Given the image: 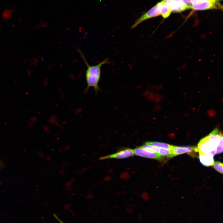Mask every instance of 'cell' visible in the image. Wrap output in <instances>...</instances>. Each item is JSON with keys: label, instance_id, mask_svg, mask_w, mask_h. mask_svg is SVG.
I'll use <instances>...</instances> for the list:
<instances>
[{"label": "cell", "instance_id": "obj_1", "mask_svg": "<svg viewBox=\"0 0 223 223\" xmlns=\"http://www.w3.org/2000/svg\"><path fill=\"white\" fill-rule=\"evenodd\" d=\"M77 51L85 62L87 69L85 71V76L87 86L84 91L85 94L90 87H93L96 94L100 90L98 84L101 77V68L104 64L109 62V59L106 58L95 65H90L81 50L77 49Z\"/></svg>", "mask_w": 223, "mask_h": 223}, {"label": "cell", "instance_id": "obj_2", "mask_svg": "<svg viewBox=\"0 0 223 223\" xmlns=\"http://www.w3.org/2000/svg\"><path fill=\"white\" fill-rule=\"evenodd\" d=\"M220 139L211 140L207 136L202 139L198 144L197 147H195L194 151L196 152L200 151L203 152L211 154L213 156L215 155L217 147Z\"/></svg>", "mask_w": 223, "mask_h": 223}, {"label": "cell", "instance_id": "obj_3", "mask_svg": "<svg viewBox=\"0 0 223 223\" xmlns=\"http://www.w3.org/2000/svg\"><path fill=\"white\" fill-rule=\"evenodd\" d=\"M157 4L153 7L146 12L141 15L136 20L134 24L132 26L130 29H132L136 27L139 24L143 21L148 19L160 15Z\"/></svg>", "mask_w": 223, "mask_h": 223}, {"label": "cell", "instance_id": "obj_4", "mask_svg": "<svg viewBox=\"0 0 223 223\" xmlns=\"http://www.w3.org/2000/svg\"><path fill=\"white\" fill-rule=\"evenodd\" d=\"M162 2L166 5L171 11L180 12L189 9L183 0L175 1L173 0H163Z\"/></svg>", "mask_w": 223, "mask_h": 223}, {"label": "cell", "instance_id": "obj_5", "mask_svg": "<svg viewBox=\"0 0 223 223\" xmlns=\"http://www.w3.org/2000/svg\"><path fill=\"white\" fill-rule=\"evenodd\" d=\"M222 9V7L217 1L211 2L204 1L192 5V9L194 10H206L213 9Z\"/></svg>", "mask_w": 223, "mask_h": 223}, {"label": "cell", "instance_id": "obj_6", "mask_svg": "<svg viewBox=\"0 0 223 223\" xmlns=\"http://www.w3.org/2000/svg\"><path fill=\"white\" fill-rule=\"evenodd\" d=\"M134 150L129 148L126 149L116 153L100 158V160L107 159H122L133 156L134 155Z\"/></svg>", "mask_w": 223, "mask_h": 223}, {"label": "cell", "instance_id": "obj_7", "mask_svg": "<svg viewBox=\"0 0 223 223\" xmlns=\"http://www.w3.org/2000/svg\"><path fill=\"white\" fill-rule=\"evenodd\" d=\"M134 154L136 155L151 159L160 160L161 156L159 154L146 149L142 146L134 150Z\"/></svg>", "mask_w": 223, "mask_h": 223}, {"label": "cell", "instance_id": "obj_8", "mask_svg": "<svg viewBox=\"0 0 223 223\" xmlns=\"http://www.w3.org/2000/svg\"><path fill=\"white\" fill-rule=\"evenodd\" d=\"M199 158L201 164L204 166L208 167L212 166L214 163V156L211 154L203 152L200 151Z\"/></svg>", "mask_w": 223, "mask_h": 223}, {"label": "cell", "instance_id": "obj_9", "mask_svg": "<svg viewBox=\"0 0 223 223\" xmlns=\"http://www.w3.org/2000/svg\"><path fill=\"white\" fill-rule=\"evenodd\" d=\"M195 147L190 146H172L171 150L173 156L186 153L190 152L194 150Z\"/></svg>", "mask_w": 223, "mask_h": 223}, {"label": "cell", "instance_id": "obj_10", "mask_svg": "<svg viewBox=\"0 0 223 223\" xmlns=\"http://www.w3.org/2000/svg\"><path fill=\"white\" fill-rule=\"evenodd\" d=\"M157 5L160 14L164 18L168 17L171 13V10L166 5L162 2H158Z\"/></svg>", "mask_w": 223, "mask_h": 223}, {"label": "cell", "instance_id": "obj_11", "mask_svg": "<svg viewBox=\"0 0 223 223\" xmlns=\"http://www.w3.org/2000/svg\"><path fill=\"white\" fill-rule=\"evenodd\" d=\"M146 143L160 148L171 150L172 145L167 143L160 142H147Z\"/></svg>", "mask_w": 223, "mask_h": 223}, {"label": "cell", "instance_id": "obj_12", "mask_svg": "<svg viewBox=\"0 0 223 223\" xmlns=\"http://www.w3.org/2000/svg\"><path fill=\"white\" fill-rule=\"evenodd\" d=\"M158 154L161 156H164L168 158L174 157L171 150L164 148H160Z\"/></svg>", "mask_w": 223, "mask_h": 223}, {"label": "cell", "instance_id": "obj_13", "mask_svg": "<svg viewBox=\"0 0 223 223\" xmlns=\"http://www.w3.org/2000/svg\"><path fill=\"white\" fill-rule=\"evenodd\" d=\"M142 147L146 149L158 154L160 150V147L148 144L146 143Z\"/></svg>", "mask_w": 223, "mask_h": 223}, {"label": "cell", "instance_id": "obj_14", "mask_svg": "<svg viewBox=\"0 0 223 223\" xmlns=\"http://www.w3.org/2000/svg\"><path fill=\"white\" fill-rule=\"evenodd\" d=\"M212 165L216 170L221 174L223 173V164L222 163L219 161L214 162Z\"/></svg>", "mask_w": 223, "mask_h": 223}, {"label": "cell", "instance_id": "obj_15", "mask_svg": "<svg viewBox=\"0 0 223 223\" xmlns=\"http://www.w3.org/2000/svg\"><path fill=\"white\" fill-rule=\"evenodd\" d=\"M223 151V139H221L217 147L216 154H219Z\"/></svg>", "mask_w": 223, "mask_h": 223}, {"label": "cell", "instance_id": "obj_16", "mask_svg": "<svg viewBox=\"0 0 223 223\" xmlns=\"http://www.w3.org/2000/svg\"><path fill=\"white\" fill-rule=\"evenodd\" d=\"M184 3L189 8H192V4L190 0H183Z\"/></svg>", "mask_w": 223, "mask_h": 223}, {"label": "cell", "instance_id": "obj_17", "mask_svg": "<svg viewBox=\"0 0 223 223\" xmlns=\"http://www.w3.org/2000/svg\"><path fill=\"white\" fill-rule=\"evenodd\" d=\"M193 5L196 4L199 2V0H190Z\"/></svg>", "mask_w": 223, "mask_h": 223}, {"label": "cell", "instance_id": "obj_18", "mask_svg": "<svg viewBox=\"0 0 223 223\" xmlns=\"http://www.w3.org/2000/svg\"><path fill=\"white\" fill-rule=\"evenodd\" d=\"M204 1H208L211 2H216L217 1H216V0H199V2Z\"/></svg>", "mask_w": 223, "mask_h": 223}, {"label": "cell", "instance_id": "obj_19", "mask_svg": "<svg viewBox=\"0 0 223 223\" xmlns=\"http://www.w3.org/2000/svg\"><path fill=\"white\" fill-rule=\"evenodd\" d=\"M54 216L55 217L57 220L60 223H64L60 219H59L57 216L55 215V214H54Z\"/></svg>", "mask_w": 223, "mask_h": 223}, {"label": "cell", "instance_id": "obj_20", "mask_svg": "<svg viewBox=\"0 0 223 223\" xmlns=\"http://www.w3.org/2000/svg\"><path fill=\"white\" fill-rule=\"evenodd\" d=\"M72 181H70L69 182H68L66 184V186L67 187H69L70 186V185L71 184L72 182Z\"/></svg>", "mask_w": 223, "mask_h": 223}, {"label": "cell", "instance_id": "obj_21", "mask_svg": "<svg viewBox=\"0 0 223 223\" xmlns=\"http://www.w3.org/2000/svg\"><path fill=\"white\" fill-rule=\"evenodd\" d=\"M173 0L174 1H181L182 0Z\"/></svg>", "mask_w": 223, "mask_h": 223}, {"label": "cell", "instance_id": "obj_22", "mask_svg": "<svg viewBox=\"0 0 223 223\" xmlns=\"http://www.w3.org/2000/svg\"><path fill=\"white\" fill-rule=\"evenodd\" d=\"M219 0H216V1H219Z\"/></svg>", "mask_w": 223, "mask_h": 223}, {"label": "cell", "instance_id": "obj_23", "mask_svg": "<svg viewBox=\"0 0 223 223\" xmlns=\"http://www.w3.org/2000/svg\"></svg>", "mask_w": 223, "mask_h": 223}]
</instances>
